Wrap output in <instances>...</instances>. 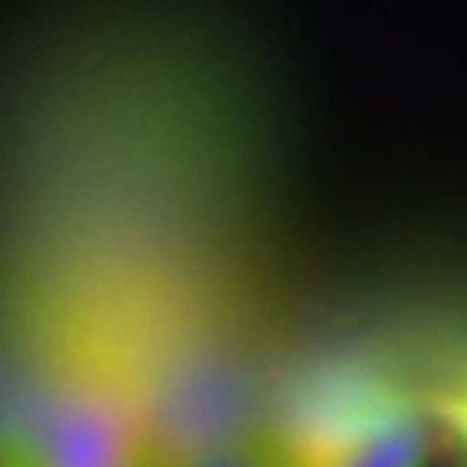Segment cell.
I'll return each instance as SVG.
<instances>
[{
	"mask_svg": "<svg viewBox=\"0 0 467 467\" xmlns=\"http://www.w3.org/2000/svg\"><path fill=\"white\" fill-rule=\"evenodd\" d=\"M187 467H288L276 432H238L202 448Z\"/></svg>",
	"mask_w": 467,
	"mask_h": 467,
	"instance_id": "cell-3",
	"label": "cell"
},
{
	"mask_svg": "<svg viewBox=\"0 0 467 467\" xmlns=\"http://www.w3.org/2000/svg\"><path fill=\"white\" fill-rule=\"evenodd\" d=\"M441 420L448 432V467H467V393L441 401Z\"/></svg>",
	"mask_w": 467,
	"mask_h": 467,
	"instance_id": "cell-4",
	"label": "cell"
},
{
	"mask_svg": "<svg viewBox=\"0 0 467 467\" xmlns=\"http://www.w3.org/2000/svg\"><path fill=\"white\" fill-rule=\"evenodd\" d=\"M32 401L27 456L36 467H129L144 441L137 350L113 331L82 327L51 350Z\"/></svg>",
	"mask_w": 467,
	"mask_h": 467,
	"instance_id": "cell-1",
	"label": "cell"
},
{
	"mask_svg": "<svg viewBox=\"0 0 467 467\" xmlns=\"http://www.w3.org/2000/svg\"><path fill=\"white\" fill-rule=\"evenodd\" d=\"M273 432L288 467H432L425 409L378 378H327L296 393Z\"/></svg>",
	"mask_w": 467,
	"mask_h": 467,
	"instance_id": "cell-2",
	"label": "cell"
},
{
	"mask_svg": "<svg viewBox=\"0 0 467 467\" xmlns=\"http://www.w3.org/2000/svg\"><path fill=\"white\" fill-rule=\"evenodd\" d=\"M0 467H36V463L27 460V456H20V451H12V456H8L5 463H0Z\"/></svg>",
	"mask_w": 467,
	"mask_h": 467,
	"instance_id": "cell-6",
	"label": "cell"
},
{
	"mask_svg": "<svg viewBox=\"0 0 467 467\" xmlns=\"http://www.w3.org/2000/svg\"><path fill=\"white\" fill-rule=\"evenodd\" d=\"M129 467H168V460H164V456H156V451H152V444H149V448H144L140 456H137L133 463H129Z\"/></svg>",
	"mask_w": 467,
	"mask_h": 467,
	"instance_id": "cell-5",
	"label": "cell"
}]
</instances>
